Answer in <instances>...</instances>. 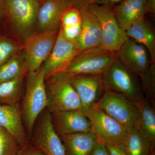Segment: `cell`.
Returning a JSON list of instances; mask_svg holds the SVG:
<instances>
[{
  "label": "cell",
  "mask_w": 155,
  "mask_h": 155,
  "mask_svg": "<svg viewBox=\"0 0 155 155\" xmlns=\"http://www.w3.org/2000/svg\"><path fill=\"white\" fill-rule=\"evenodd\" d=\"M48 110L51 114L72 110L82 111L78 94L67 72L58 73L45 80Z\"/></svg>",
  "instance_id": "cell-2"
},
{
  "label": "cell",
  "mask_w": 155,
  "mask_h": 155,
  "mask_svg": "<svg viewBox=\"0 0 155 155\" xmlns=\"http://www.w3.org/2000/svg\"><path fill=\"white\" fill-rule=\"evenodd\" d=\"M106 147L109 155H127L122 144Z\"/></svg>",
  "instance_id": "cell-29"
},
{
  "label": "cell",
  "mask_w": 155,
  "mask_h": 155,
  "mask_svg": "<svg viewBox=\"0 0 155 155\" xmlns=\"http://www.w3.org/2000/svg\"><path fill=\"white\" fill-rule=\"evenodd\" d=\"M17 155H45L44 153L29 143L25 146L21 147Z\"/></svg>",
  "instance_id": "cell-28"
},
{
  "label": "cell",
  "mask_w": 155,
  "mask_h": 155,
  "mask_svg": "<svg viewBox=\"0 0 155 155\" xmlns=\"http://www.w3.org/2000/svg\"><path fill=\"white\" fill-rule=\"evenodd\" d=\"M76 1H81V0H76Z\"/></svg>",
  "instance_id": "cell-35"
},
{
  "label": "cell",
  "mask_w": 155,
  "mask_h": 155,
  "mask_svg": "<svg viewBox=\"0 0 155 155\" xmlns=\"http://www.w3.org/2000/svg\"><path fill=\"white\" fill-rule=\"evenodd\" d=\"M58 30L31 34L24 45L25 58L28 73L36 71L49 56L58 37Z\"/></svg>",
  "instance_id": "cell-8"
},
{
  "label": "cell",
  "mask_w": 155,
  "mask_h": 155,
  "mask_svg": "<svg viewBox=\"0 0 155 155\" xmlns=\"http://www.w3.org/2000/svg\"><path fill=\"white\" fill-rule=\"evenodd\" d=\"M43 66L28 73L26 89L21 108L27 134L31 135L39 116L48 107Z\"/></svg>",
  "instance_id": "cell-1"
},
{
  "label": "cell",
  "mask_w": 155,
  "mask_h": 155,
  "mask_svg": "<svg viewBox=\"0 0 155 155\" xmlns=\"http://www.w3.org/2000/svg\"><path fill=\"white\" fill-rule=\"evenodd\" d=\"M125 127L127 131L138 129L140 115L137 104L106 88L96 104Z\"/></svg>",
  "instance_id": "cell-4"
},
{
  "label": "cell",
  "mask_w": 155,
  "mask_h": 155,
  "mask_svg": "<svg viewBox=\"0 0 155 155\" xmlns=\"http://www.w3.org/2000/svg\"><path fill=\"white\" fill-rule=\"evenodd\" d=\"M96 15L101 29V47L116 52L128 38L125 31L121 28L114 15V5L89 3Z\"/></svg>",
  "instance_id": "cell-7"
},
{
  "label": "cell",
  "mask_w": 155,
  "mask_h": 155,
  "mask_svg": "<svg viewBox=\"0 0 155 155\" xmlns=\"http://www.w3.org/2000/svg\"><path fill=\"white\" fill-rule=\"evenodd\" d=\"M32 134L30 143L45 155H66L61 138L53 127L48 111L41 114Z\"/></svg>",
  "instance_id": "cell-10"
},
{
  "label": "cell",
  "mask_w": 155,
  "mask_h": 155,
  "mask_svg": "<svg viewBox=\"0 0 155 155\" xmlns=\"http://www.w3.org/2000/svg\"><path fill=\"white\" fill-rule=\"evenodd\" d=\"M17 51V47L7 40L0 41V66L8 61Z\"/></svg>",
  "instance_id": "cell-27"
},
{
  "label": "cell",
  "mask_w": 155,
  "mask_h": 155,
  "mask_svg": "<svg viewBox=\"0 0 155 155\" xmlns=\"http://www.w3.org/2000/svg\"><path fill=\"white\" fill-rule=\"evenodd\" d=\"M59 137L64 145L66 155H91L97 143L92 131Z\"/></svg>",
  "instance_id": "cell-19"
},
{
  "label": "cell",
  "mask_w": 155,
  "mask_h": 155,
  "mask_svg": "<svg viewBox=\"0 0 155 155\" xmlns=\"http://www.w3.org/2000/svg\"><path fill=\"white\" fill-rule=\"evenodd\" d=\"M0 127L13 136L21 147L30 143L19 104L15 106L0 105Z\"/></svg>",
  "instance_id": "cell-17"
},
{
  "label": "cell",
  "mask_w": 155,
  "mask_h": 155,
  "mask_svg": "<svg viewBox=\"0 0 155 155\" xmlns=\"http://www.w3.org/2000/svg\"><path fill=\"white\" fill-rule=\"evenodd\" d=\"M3 11H4V8H3L2 1V3H0V14H2Z\"/></svg>",
  "instance_id": "cell-33"
},
{
  "label": "cell",
  "mask_w": 155,
  "mask_h": 155,
  "mask_svg": "<svg viewBox=\"0 0 155 155\" xmlns=\"http://www.w3.org/2000/svg\"><path fill=\"white\" fill-rule=\"evenodd\" d=\"M23 78L0 83V102L4 105L19 104L21 98Z\"/></svg>",
  "instance_id": "cell-24"
},
{
  "label": "cell",
  "mask_w": 155,
  "mask_h": 155,
  "mask_svg": "<svg viewBox=\"0 0 155 155\" xmlns=\"http://www.w3.org/2000/svg\"><path fill=\"white\" fill-rule=\"evenodd\" d=\"M70 81L80 99L84 113L96 105L105 91L101 74L70 75Z\"/></svg>",
  "instance_id": "cell-12"
},
{
  "label": "cell",
  "mask_w": 155,
  "mask_h": 155,
  "mask_svg": "<svg viewBox=\"0 0 155 155\" xmlns=\"http://www.w3.org/2000/svg\"><path fill=\"white\" fill-rule=\"evenodd\" d=\"M121 144L127 155H149L153 151L138 129L127 131Z\"/></svg>",
  "instance_id": "cell-22"
},
{
  "label": "cell",
  "mask_w": 155,
  "mask_h": 155,
  "mask_svg": "<svg viewBox=\"0 0 155 155\" xmlns=\"http://www.w3.org/2000/svg\"><path fill=\"white\" fill-rule=\"evenodd\" d=\"M145 13L146 15L155 17V0H146L145 3Z\"/></svg>",
  "instance_id": "cell-30"
},
{
  "label": "cell",
  "mask_w": 155,
  "mask_h": 155,
  "mask_svg": "<svg viewBox=\"0 0 155 155\" xmlns=\"http://www.w3.org/2000/svg\"><path fill=\"white\" fill-rule=\"evenodd\" d=\"M80 51L77 42L66 38L59 28L53 49L43 66L45 80L55 74L66 72L72 60Z\"/></svg>",
  "instance_id": "cell-9"
},
{
  "label": "cell",
  "mask_w": 155,
  "mask_h": 155,
  "mask_svg": "<svg viewBox=\"0 0 155 155\" xmlns=\"http://www.w3.org/2000/svg\"><path fill=\"white\" fill-rule=\"evenodd\" d=\"M138 75L145 99L155 108V63H152L148 69Z\"/></svg>",
  "instance_id": "cell-25"
},
{
  "label": "cell",
  "mask_w": 155,
  "mask_h": 155,
  "mask_svg": "<svg viewBox=\"0 0 155 155\" xmlns=\"http://www.w3.org/2000/svg\"><path fill=\"white\" fill-rule=\"evenodd\" d=\"M137 105L140 115L139 130L148 142L151 150H155V108L145 99Z\"/></svg>",
  "instance_id": "cell-21"
},
{
  "label": "cell",
  "mask_w": 155,
  "mask_h": 155,
  "mask_svg": "<svg viewBox=\"0 0 155 155\" xmlns=\"http://www.w3.org/2000/svg\"><path fill=\"white\" fill-rule=\"evenodd\" d=\"M76 4L81 17V31L77 41L80 51L101 46V29L98 19L86 0L77 2Z\"/></svg>",
  "instance_id": "cell-13"
},
{
  "label": "cell",
  "mask_w": 155,
  "mask_h": 155,
  "mask_svg": "<svg viewBox=\"0 0 155 155\" xmlns=\"http://www.w3.org/2000/svg\"><path fill=\"white\" fill-rule=\"evenodd\" d=\"M51 115L53 127L59 136L91 131L90 121L83 111H61Z\"/></svg>",
  "instance_id": "cell-14"
},
{
  "label": "cell",
  "mask_w": 155,
  "mask_h": 155,
  "mask_svg": "<svg viewBox=\"0 0 155 155\" xmlns=\"http://www.w3.org/2000/svg\"><path fill=\"white\" fill-rule=\"evenodd\" d=\"M116 53L119 61L136 75L144 72L152 64L147 49L130 38Z\"/></svg>",
  "instance_id": "cell-15"
},
{
  "label": "cell",
  "mask_w": 155,
  "mask_h": 155,
  "mask_svg": "<svg viewBox=\"0 0 155 155\" xmlns=\"http://www.w3.org/2000/svg\"><path fill=\"white\" fill-rule=\"evenodd\" d=\"M77 2L76 0H42L38 14L37 22L40 28L42 31L59 29L64 11Z\"/></svg>",
  "instance_id": "cell-16"
},
{
  "label": "cell",
  "mask_w": 155,
  "mask_h": 155,
  "mask_svg": "<svg viewBox=\"0 0 155 155\" xmlns=\"http://www.w3.org/2000/svg\"><path fill=\"white\" fill-rule=\"evenodd\" d=\"M146 0H123L114 5V15L118 24L123 30L146 17Z\"/></svg>",
  "instance_id": "cell-18"
},
{
  "label": "cell",
  "mask_w": 155,
  "mask_h": 155,
  "mask_svg": "<svg viewBox=\"0 0 155 155\" xmlns=\"http://www.w3.org/2000/svg\"><path fill=\"white\" fill-rule=\"evenodd\" d=\"M91 124V131L97 141L105 147L122 144L127 130L120 123L95 105L84 112Z\"/></svg>",
  "instance_id": "cell-5"
},
{
  "label": "cell",
  "mask_w": 155,
  "mask_h": 155,
  "mask_svg": "<svg viewBox=\"0 0 155 155\" xmlns=\"http://www.w3.org/2000/svg\"><path fill=\"white\" fill-rule=\"evenodd\" d=\"M21 147L13 136L0 127V155H17Z\"/></svg>",
  "instance_id": "cell-26"
},
{
  "label": "cell",
  "mask_w": 155,
  "mask_h": 155,
  "mask_svg": "<svg viewBox=\"0 0 155 155\" xmlns=\"http://www.w3.org/2000/svg\"><path fill=\"white\" fill-rule=\"evenodd\" d=\"M136 75L118 58L102 74L106 88L137 104L143 101L145 97Z\"/></svg>",
  "instance_id": "cell-3"
},
{
  "label": "cell",
  "mask_w": 155,
  "mask_h": 155,
  "mask_svg": "<svg viewBox=\"0 0 155 155\" xmlns=\"http://www.w3.org/2000/svg\"><path fill=\"white\" fill-rule=\"evenodd\" d=\"M128 38L142 45L147 50L152 63H155V31L151 23L145 17L125 31Z\"/></svg>",
  "instance_id": "cell-20"
},
{
  "label": "cell",
  "mask_w": 155,
  "mask_h": 155,
  "mask_svg": "<svg viewBox=\"0 0 155 155\" xmlns=\"http://www.w3.org/2000/svg\"><path fill=\"white\" fill-rule=\"evenodd\" d=\"M149 155H155V150L151 152L150 153V154Z\"/></svg>",
  "instance_id": "cell-34"
},
{
  "label": "cell",
  "mask_w": 155,
  "mask_h": 155,
  "mask_svg": "<svg viewBox=\"0 0 155 155\" xmlns=\"http://www.w3.org/2000/svg\"><path fill=\"white\" fill-rule=\"evenodd\" d=\"M89 3H93L97 5H114L122 2L123 0H87Z\"/></svg>",
  "instance_id": "cell-32"
},
{
  "label": "cell",
  "mask_w": 155,
  "mask_h": 155,
  "mask_svg": "<svg viewBox=\"0 0 155 155\" xmlns=\"http://www.w3.org/2000/svg\"><path fill=\"white\" fill-rule=\"evenodd\" d=\"M91 155H109L106 147L97 142Z\"/></svg>",
  "instance_id": "cell-31"
},
{
  "label": "cell",
  "mask_w": 155,
  "mask_h": 155,
  "mask_svg": "<svg viewBox=\"0 0 155 155\" xmlns=\"http://www.w3.org/2000/svg\"><path fill=\"white\" fill-rule=\"evenodd\" d=\"M28 72L25 56H16L0 66V83L24 77Z\"/></svg>",
  "instance_id": "cell-23"
},
{
  "label": "cell",
  "mask_w": 155,
  "mask_h": 155,
  "mask_svg": "<svg viewBox=\"0 0 155 155\" xmlns=\"http://www.w3.org/2000/svg\"><path fill=\"white\" fill-rule=\"evenodd\" d=\"M117 58L116 52L101 46L86 49L77 54L66 72L70 75H102Z\"/></svg>",
  "instance_id": "cell-6"
},
{
  "label": "cell",
  "mask_w": 155,
  "mask_h": 155,
  "mask_svg": "<svg viewBox=\"0 0 155 155\" xmlns=\"http://www.w3.org/2000/svg\"><path fill=\"white\" fill-rule=\"evenodd\" d=\"M40 0H2L4 11L20 32L31 30L37 22Z\"/></svg>",
  "instance_id": "cell-11"
}]
</instances>
